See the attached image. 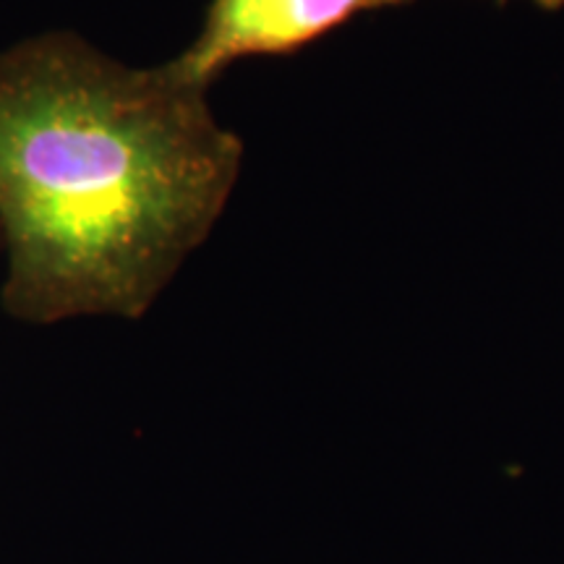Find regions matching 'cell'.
<instances>
[{
	"instance_id": "3957f363",
	"label": "cell",
	"mask_w": 564,
	"mask_h": 564,
	"mask_svg": "<svg viewBox=\"0 0 564 564\" xmlns=\"http://www.w3.org/2000/svg\"><path fill=\"white\" fill-rule=\"evenodd\" d=\"M528 3L539 6V9H544V11H560V9H564V0H528Z\"/></svg>"
},
{
	"instance_id": "6da1fadb",
	"label": "cell",
	"mask_w": 564,
	"mask_h": 564,
	"mask_svg": "<svg viewBox=\"0 0 564 564\" xmlns=\"http://www.w3.org/2000/svg\"><path fill=\"white\" fill-rule=\"evenodd\" d=\"M209 91L55 30L0 51V306L139 322L228 209L243 141Z\"/></svg>"
},
{
	"instance_id": "277c9868",
	"label": "cell",
	"mask_w": 564,
	"mask_h": 564,
	"mask_svg": "<svg viewBox=\"0 0 564 564\" xmlns=\"http://www.w3.org/2000/svg\"><path fill=\"white\" fill-rule=\"evenodd\" d=\"M0 259H3V232H0Z\"/></svg>"
},
{
	"instance_id": "7a4b0ae2",
	"label": "cell",
	"mask_w": 564,
	"mask_h": 564,
	"mask_svg": "<svg viewBox=\"0 0 564 564\" xmlns=\"http://www.w3.org/2000/svg\"><path fill=\"white\" fill-rule=\"evenodd\" d=\"M411 0H209L196 37L165 66L181 84L209 91L246 58L293 55L348 21Z\"/></svg>"
}]
</instances>
